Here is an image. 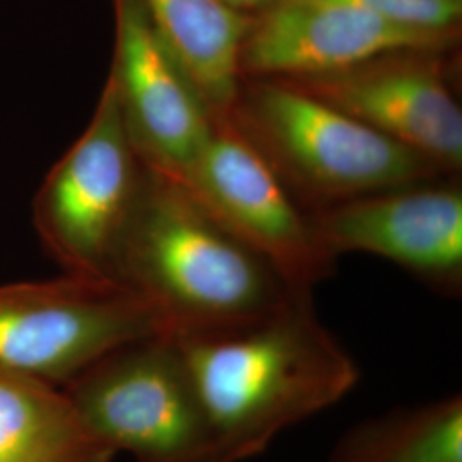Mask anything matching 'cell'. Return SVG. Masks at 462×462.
Segmentation results:
<instances>
[{
	"instance_id": "cell-9",
	"label": "cell",
	"mask_w": 462,
	"mask_h": 462,
	"mask_svg": "<svg viewBox=\"0 0 462 462\" xmlns=\"http://www.w3.org/2000/svg\"><path fill=\"white\" fill-rule=\"evenodd\" d=\"M310 216L330 257L377 255L440 295H461L462 187L456 177L349 199Z\"/></svg>"
},
{
	"instance_id": "cell-5",
	"label": "cell",
	"mask_w": 462,
	"mask_h": 462,
	"mask_svg": "<svg viewBox=\"0 0 462 462\" xmlns=\"http://www.w3.org/2000/svg\"><path fill=\"white\" fill-rule=\"evenodd\" d=\"M146 179L106 78L84 133L51 166L33 202L42 244L67 274L112 280L116 248Z\"/></svg>"
},
{
	"instance_id": "cell-13",
	"label": "cell",
	"mask_w": 462,
	"mask_h": 462,
	"mask_svg": "<svg viewBox=\"0 0 462 462\" xmlns=\"http://www.w3.org/2000/svg\"><path fill=\"white\" fill-rule=\"evenodd\" d=\"M112 456L69 397L0 368V462H106Z\"/></svg>"
},
{
	"instance_id": "cell-6",
	"label": "cell",
	"mask_w": 462,
	"mask_h": 462,
	"mask_svg": "<svg viewBox=\"0 0 462 462\" xmlns=\"http://www.w3.org/2000/svg\"><path fill=\"white\" fill-rule=\"evenodd\" d=\"M170 334L152 305L114 280L67 274L0 286V368L81 375L120 347Z\"/></svg>"
},
{
	"instance_id": "cell-3",
	"label": "cell",
	"mask_w": 462,
	"mask_h": 462,
	"mask_svg": "<svg viewBox=\"0 0 462 462\" xmlns=\"http://www.w3.org/2000/svg\"><path fill=\"white\" fill-rule=\"evenodd\" d=\"M225 118L309 213L448 177L421 154L280 79L242 78Z\"/></svg>"
},
{
	"instance_id": "cell-8",
	"label": "cell",
	"mask_w": 462,
	"mask_h": 462,
	"mask_svg": "<svg viewBox=\"0 0 462 462\" xmlns=\"http://www.w3.org/2000/svg\"><path fill=\"white\" fill-rule=\"evenodd\" d=\"M461 49L399 50L330 74L280 79L411 149L448 177L462 170Z\"/></svg>"
},
{
	"instance_id": "cell-10",
	"label": "cell",
	"mask_w": 462,
	"mask_h": 462,
	"mask_svg": "<svg viewBox=\"0 0 462 462\" xmlns=\"http://www.w3.org/2000/svg\"><path fill=\"white\" fill-rule=\"evenodd\" d=\"M116 47L108 79L141 162L185 182L215 118L139 0H114Z\"/></svg>"
},
{
	"instance_id": "cell-1",
	"label": "cell",
	"mask_w": 462,
	"mask_h": 462,
	"mask_svg": "<svg viewBox=\"0 0 462 462\" xmlns=\"http://www.w3.org/2000/svg\"><path fill=\"white\" fill-rule=\"evenodd\" d=\"M221 462H244L351 393L360 370L315 314L312 293L240 329L179 337Z\"/></svg>"
},
{
	"instance_id": "cell-11",
	"label": "cell",
	"mask_w": 462,
	"mask_h": 462,
	"mask_svg": "<svg viewBox=\"0 0 462 462\" xmlns=\"http://www.w3.org/2000/svg\"><path fill=\"white\" fill-rule=\"evenodd\" d=\"M461 49V38L397 26L365 9L324 0H274L247 17L240 78L330 74L399 50Z\"/></svg>"
},
{
	"instance_id": "cell-15",
	"label": "cell",
	"mask_w": 462,
	"mask_h": 462,
	"mask_svg": "<svg viewBox=\"0 0 462 462\" xmlns=\"http://www.w3.org/2000/svg\"><path fill=\"white\" fill-rule=\"evenodd\" d=\"M365 9L397 26L462 38V0H324Z\"/></svg>"
},
{
	"instance_id": "cell-2",
	"label": "cell",
	"mask_w": 462,
	"mask_h": 462,
	"mask_svg": "<svg viewBox=\"0 0 462 462\" xmlns=\"http://www.w3.org/2000/svg\"><path fill=\"white\" fill-rule=\"evenodd\" d=\"M110 278L151 303L179 337L240 329L298 295L182 182L148 168Z\"/></svg>"
},
{
	"instance_id": "cell-16",
	"label": "cell",
	"mask_w": 462,
	"mask_h": 462,
	"mask_svg": "<svg viewBox=\"0 0 462 462\" xmlns=\"http://www.w3.org/2000/svg\"><path fill=\"white\" fill-rule=\"evenodd\" d=\"M219 2H223L226 7H230L231 11L242 16H252L265 9L267 5H271L274 0H219Z\"/></svg>"
},
{
	"instance_id": "cell-7",
	"label": "cell",
	"mask_w": 462,
	"mask_h": 462,
	"mask_svg": "<svg viewBox=\"0 0 462 462\" xmlns=\"http://www.w3.org/2000/svg\"><path fill=\"white\" fill-rule=\"evenodd\" d=\"M183 185L293 291L312 293L332 274L312 216L228 118H215Z\"/></svg>"
},
{
	"instance_id": "cell-4",
	"label": "cell",
	"mask_w": 462,
	"mask_h": 462,
	"mask_svg": "<svg viewBox=\"0 0 462 462\" xmlns=\"http://www.w3.org/2000/svg\"><path fill=\"white\" fill-rule=\"evenodd\" d=\"M86 429L137 462H221L196 382L173 334L120 347L69 397Z\"/></svg>"
},
{
	"instance_id": "cell-14",
	"label": "cell",
	"mask_w": 462,
	"mask_h": 462,
	"mask_svg": "<svg viewBox=\"0 0 462 462\" xmlns=\"http://www.w3.org/2000/svg\"><path fill=\"white\" fill-rule=\"evenodd\" d=\"M328 462H462V397L365 420L336 442Z\"/></svg>"
},
{
	"instance_id": "cell-12",
	"label": "cell",
	"mask_w": 462,
	"mask_h": 462,
	"mask_svg": "<svg viewBox=\"0 0 462 462\" xmlns=\"http://www.w3.org/2000/svg\"><path fill=\"white\" fill-rule=\"evenodd\" d=\"M213 118L230 114L247 17L219 0H139Z\"/></svg>"
}]
</instances>
